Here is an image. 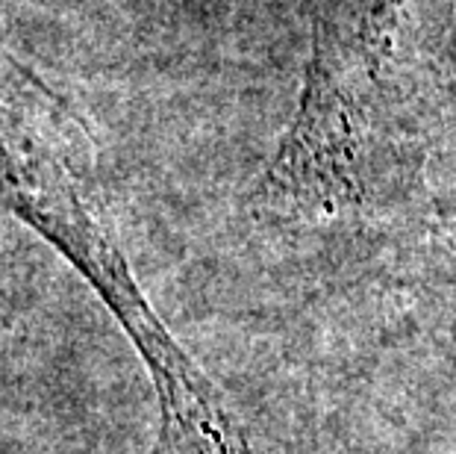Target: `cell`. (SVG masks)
<instances>
[{
  "instance_id": "6da1fadb",
  "label": "cell",
  "mask_w": 456,
  "mask_h": 454,
  "mask_svg": "<svg viewBox=\"0 0 456 454\" xmlns=\"http://www.w3.org/2000/svg\"><path fill=\"white\" fill-rule=\"evenodd\" d=\"M0 212L24 221L98 289L148 363L165 454H248L203 372L162 327L115 245L56 95L0 47Z\"/></svg>"
}]
</instances>
